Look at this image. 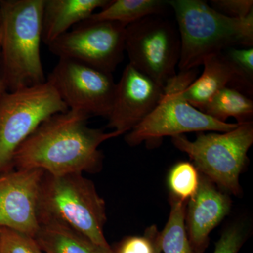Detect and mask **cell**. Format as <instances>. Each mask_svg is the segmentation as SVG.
<instances>
[{
	"mask_svg": "<svg viewBox=\"0 0 253 253\" xmlns=\"http://www.w3.org/2000/svg\"><path fill=\"white\" fill-rule=\"evenodd\" d=\"M166 6L167 1L162 0H114L88 19L113 21L127 26L148 16L163 14Z\"/></svg>",
	"mask_w": 253,
	"mask_h": 253,
	"instance_id": "cell-18",
	"label": "cell"
},
{
	"mask_svg": "<svg viewBox=\"0 0 253 253\" xmlns=\"http://www.w3.org/2000/svg\"><path fill=\"white\" fill-rule=\"evenodd\" d=\"M0 21H1V14H0Z\"/></svg>",
	"mask_w": 253,
	"mask_h": 253,
	"instance_id": "cell-27",
	"label": "cell"
},
{
	"mask_svg": "<svg viewBox=\"0 0 253 253\" xmlns=\"http://www.w3.org/2000/svg\"><path fill=\"white\" fill-rule=\"evenodd\" d=\"M6 92L4 81H3L2 74L1 71V47H0V100L2 98L3 95Z\"/></svg>",
	"mask_w": 253,
	"mask_h": 253,
	"instance_id": "cell-26",
	"label": "cell"
},
{
	"mask_svg": "<svg viewBox=\"0 0 253 253\" xmlns=\"http://www.w3.org/2000/svg\"><path fill=\"white\" fill-rule=\"evenodd\" d=\"M126 26L86 20L48 46L59 59L73 60L112 73L124 58Z\"/></svg>",
	"mask_w": 253,
	"mask_h": 253,
	"instance_id": "cell-9",
	"label": "cell"
},
{
	"mask_svg": "<svg viewBox=\"0 0 253 253\" xmlns=\"http://www.w3.org/2000/svg\"><path fill=\"white\" fill-rule=\"evenodd\" d=\"M200 111L221 123L235 118L238 124L253 122V101L247 95L226 86L210 100Z\"/></svg>",
	"mask_w": 253,
	"mask_h": 253,
	"instance_id": "cell-17",
	"label": "cell"
},
{
	"mask_svg": "<svg viewBox=\"0 0 253 253\" xmlns=\"http://www.w3.org/2000/svg\"><path fill=\"white\" fill-rule=\"evenodd\" d=\"M35 239L44 253H112L57 221H42Z\"/></svg>",
	"mask_w": 253,
	"mask_h": 253,
	"instance_id": "cell-16",
	"label": "cell"
},
{
	"mask_svg": "<svg viewBox=\"0 0 253 253\" xmlns=\"http://www.w3.org/2000/svg\"><path fill=\"white\" fill-rule=\"evenodd\" d=\"M175 15L180 38L178 68L186 71L233 46L253 47V13L244 19L224 16L202 0L167 1Z\"/></svg>",
	"mask_w": 253,
	"mask_h": 253,
	"instance_id": "cell-3",
	"label": "cell"
},
{
	"mask_svg": "<svg viewBox=\"0 0 253 253\" xmlns=\"http://www.w3.org/2000/svg\"><path fill=\"white\" fill-rule=\"evenodd\" d=\"M199 181V171L192 163L188 161L176 163L168 175V186L170 196L183 202H188L196 194Z\"/></svg>",
	"mask_w": 253,
	"mask_h": 253,
	"instance_id": "cell-21",
	"label": "cell"
},
{
	"mask_svg": "<svg viewBox=\"0 0 253 253\" xmlns=\"http://www.w3.org/2000/svg\"><path fill=\"white\" fill-rule=\"evenodd\" d=\"M46 81L54 86L68 110L89 118H109L116 87L112 73L59 59Z\"/></svg>",
	"mask_w": 253,
	"mask_h": 253,
	"instance_id": "cell-10",
	"label": "cell"
},
{
	"mask_svg": "<svg viewBox=\"0 0 253 253\" xmlns=\"http://www.w3.org/2000/svg\"><path fill=\"white\" fill-rule=\"evenodd\" d=\"M68 110L47 81L6 91L0 100V174L11 169L16 150L40 125L53 115Z\"/></svg>",
	"mask_w": 253,
	"mask_h": 253,
	"instance_id": "cell-7",
	"label": "cell"
},
{
	"mask_svg": "<svg viewBox=\"0 0 253 253\" xmlns=\"http://www.w3.org/2000/svg\"><path fill=\"white\" fill-rule=\"evenodd\" d=\"M213 9L229 18L244 19L253 13V0H212Z\"/></svg>",
	"mask_w": 253,
	"mask_h": 253,
	"instance_id": "cell-25",
	"label": "cell"
},
{
	"mask_svg": "<svg viewBox=\"0 0 253 253\" xmlns=\"http://www.w3.org/2000/svg\"><path fill=\"white\" fill-rule=\"evenodd\" d=\"M0 253H44L34 237L0 228Z\"/></svg>",
	"mask_w": 253,
	"mask_h": 253,
	"instance_id": "cell-23",
	"label": "cell"
},
{
	"mask_svg": "<svg viewBox=\"0 0 253 253\" xmlns=\"http://www.w3.org/2000/svg\"><path fill=\"white\" fill-rule=\"evenodd\" d=\"M247 236V229L244 224H232L226 228L216 243L214 253H239Z\"/></svg>",
	"mask_w": 253,
	"mask_h": 253,
	"instance_id": "cell-24",
	"label": "cell"
},
{
	"mask_svg": "<svg viewBox=\"0 0 253 253\" xmlns=\"http://www.w3.org/2000/svg\"><path fill=\"white\" fill-rule=\"evenodd\" d=\"M198 132L194 141L183 134L172 136V142L189 156L200 174L226 194L239 196L242 193L240 174L253 144V122L238 124L226 132Z\"/></svg>",
	"mask_w": 253,
	"mask_h": 253,
	"instance_id": "cell-6",
	"label": "cell"
},
{
	"mask_svg": "<svg viewBox=\"0 0 253 253\" xmlns=\"http://www.w3.org/2000/svg\"><path fill=\"white\" fill-rule=\"evenodd\" d=\"M202 74L183 91L190 104L202 109L218 91L229 86L234 81V71L222 51L205 60Z\"/></svg>",
	"mask_w": 253,
	"mask_h": 253,
	"instance_id": "cell-15",
	"label": "cell"
},
{
	"mask_svg": "<svg viewBox=\"0 0 253 253\" xmlns=\"http://www.w3.org/2000/svg\"><path fill=\"white\" fill-rule=\"evenodd\" d=\"M234 68V78L229 87L246 95L253 93V48L233 46L222 51Z\"/></svg>",
	"mask_w": 253,
	"mask_h": 253,
	"instance_id": "cell-20",
	"label": "cell"
},
{
	"mask_svg": "<svg viewBox=\"0 0 253 253\" xmlns=\"http://www.w3.org/2000/svg\"><path fill=\"white\" fill-rule=\"evenodd\" d=\"M170 212L167 224L161 232V251L164 253H194L185 227L187 202L169 196Z\"/></svg>",
	"mask_w": 253,
	"mask_h": 253,
	"instance_id": "cell-19",
	"label": "cell"
},
{
	"mask_svg": "<svg viewBox=\"0 0 253 253\" xmlns=\"http://www.w3.org/2000/svg\"><path fill=\"white\" fill-rule=\"evenodd\" d=\"M186 206L185 227L188 239L193 253H203L209 244L211 231L230 212V196L200 174L199 187Z\"/></svg>",
	"mask_w": 253,
	"mask_h": 253,
	"instance_id": "cell-13",
	"label": "cell"
},
{
	"mask_svg": "<svg viewBox=\"0 0 253 253\" xmlns=\"http://www.w3.org/2000/svg\"><path fill=\"white\" fill-rule=\"evenodd\" d=\"M40 219L57 221L93 243L111 249L105 238L106 204L92 181L81 173L44 174L42 184Z\"/></svg>",
	"mask_w": 253,
	"mask_h": 253,
	"instance_id": "cell-4",
	"label": "cell"
},
{
	"mask_svg": "<svg viewBox=\"0 0 253 253\" xmlns=\"http://www.w3.org/2000/svg\"><path fill=\"white\" fill-rule=\"evenodd\" d=\"M44 0L0 1L1 65L6 91L45 83L41 55Z\"/></svg>",
	"mask_w": 253,
	"mask_h": 253,
	"instance_id": "cell-2",
	"label": "cell"
},
{
	"mask_svg": "<svg viewBox=\"0 0 253 253\" xmlns=\"http://www.w3.org/2000/svg\"><path fill=\"white\" fill-rule=\"evenodd\" d=\"M45 172L10 169L0 174V228L36 237L41 227L40 203Z\"/></svg>",
	"mask_w": 253,
	"mask_h": 253,
	"instance_id": "cell-11",
	"label": "cell"
},
{
	"mask_svg": "<svg viewBox=\"0 0 253 253\" xmlns=\"http://www.w3.org/2000/svg\"><path fill=\"white\" fill-rule=\"evenodd\" d=\"M109 0H44L42 14V42L49 46L86 21L96 9H103Z\"/></svg>",
	"mask_w": 253,
	"mask_h": 253,
	"instance_id": "cell-14",
	"label": "cell"
},
{
	"mask_svg": "<svg viewBox=\"0 0 253 253\" xmlns=\"http://www.w3.org/2000/svg\"><path fill=\"white\" fill-rule=\"evenodd\" d=\"M199 69L179 71L163 88L157 106L142 122L126 133L125 140L130 146L141 143L154 146L165 136L182 135L184 133L217 131L226 132L238 123H221L213 119L189 104L183 91L198 78Z\"/></svg>",
	"mask_w": 253,
	"mask_h": 253,
	"instance_id": "cell-5",
	"label": "cell"
},
{
	"mask_svg": "<svg viewBox=\"0 0 253 253\" xmlns=\"http://www.w3.org/2000/svg\"><path fill=\"white\" fill-rule=\"evenodd\" d=\"M163 95L162 86L129 63L116 83L107 127L119 136L126 134L154 111Z\"/></svg>",
	"mask_w": 253,
	"mask_h": 253,
	"instance_id": "cell-12",
	"label": "cell"
},
{
	"mask_svg": "<svg viewBox=\"0 0 253 253\" xmlns=\"http://www.w3.org/2000/svg\"></svg>",
	"mask_w": 253,
	"mask_h": 253,
	"instance_id": "cell-28",
	"label": "cell"
},
{
	"mask_svg": "<svg viewBox=\"0 0 253 253\" xmlns=\"http://www.w3.org/2000/svg\"><path fill=\"white\" fill-rule=\"evenodd\" d=\"M125 51L129 64L163 88L177 74L181 51L179 32L174 23L160 15L126 26Z\"/></svg>",
	"mask_w": 253,
	"mask_h": 253,
	"instance_id": "cell-8",
	"label": "cell"
},
{
	"mask_svg": "<svg viewBox=\"0 0 253 253\" xmlns=\"http://www.w3.org/2000/svg\"><path fill=\"white\" fill-rule=\"evenodd\" d=\"M89 118L71 110L53 115L20 145L12 166L52 176L99 172L103 163L100 145L119 134L90 127Z\"/></svg>",
	"mask_w": 253,
	"mask_h": 253,
	"instance_id": "cell-1",
	"label": "cell"
},
{
	"mask_svg": "<svg viewBox=\"0 0 253 253\" xmlns=\"http://www.w3.org/2000/svg\"><path fill=\"white\" fill-rule=\"evenodd\" d=\"M161 232L156 225L148 227L143 236H133L123 240L113 253H161Z\"/></svg>",
	"mask_w": 253,
	"mask_h": 253,
	"instance_id": "cell-22",
	"label": "cell"
}]
</instances>
